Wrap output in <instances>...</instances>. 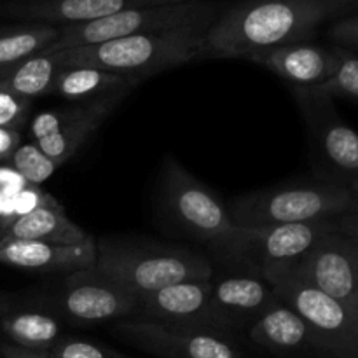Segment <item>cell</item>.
<instances>
[{
    "instance_id": "36",
    "label": "cell",
    "mask_w": 358,
    "mask_h": 358,
    "mask_svg": "<svg viewBox=\"0 0 358 358\" xmlns=\"http://www.w3.org/2000/svg\"><path fill=\"white\" fill-rule=\"evenodd\" d=\"M357 262H358V254H357Z\"/></svg>"
},
{
    "instance_id": "27",
    "label": "cell",
    "mask_w": 358,
    "mask_h": 358,
    "mask_svg": "<svg viewBox=\"0 0 358 358\" xmlns=\"http://www.w3.org/2000/svg\"><path fill=\"white\" fill-rule=\"evenodd\" d=\"M49 355L52 358H128L103 345L69 336H62L59 341L49 350Z\"/></svg>"
},
{
    "instance_id": "20",
    "label": "cell",
    "mask_w": 358,
    "mask_h": 358,
    "mask_svg": "<svg viewBox=\"0 0 358 358\" xmlns=\"http://www.w3.org/2000/svg\"><path fill=\"white\" fill-rule=\"evenodd\" d=\"M2 236L52 245H80L91 240L90 234L66 215L59 203L42 205L9 220L2 226Z\"/></svg>"
},
{
    "instance_id": "2",
    "label": "cell",
    "mask_w": 358,
    "mask_h": 358,
    "mask_svg": "<svg viewBox=\"0 0 358 358\" xmlns=\"http://www.w3.org/2000/svg\"><path fill=\"white\" fill-rule=\"evenodd\" d=\"M208 28L191 24L173 30L129 35L101 44L65 49L56 55L62 69L91 66L145 80L156 73L205 59Z\"/></svg>"
},
{
    "instance_id": "15",
    "label": "cell",
    "mask_w": 358,
    "mask_h": 358,
    "mask_svg": "<svg viewBox=\"0 0 358 358\" xmlns=\"http://www.w3.org/2000/svg\"><path fill=\"white\" fill-rule=\"evenodd\" d=\"M184 2L196 0H3L0 2V16L20 20L21 23L65 27L101 20L129 9Z\"/></svg>"
},
{
    "instance_id": "30",
    "label": "cell",
    "mask_w": 358,
    "mask_h": 358,
    "mask_svg": "<svg viewBox=\"0 0 358 358\" xmlns=\"http://www.w3.org/2000/svg\"><path fill=\"white\" fill-rule=\"evenodd\" d=\"M21 145V135L17 129L0 128V159H10L14 150Z\"/></svg>"
},
{
    "instance_id": "9",
    "label": "cell",
    "mask_w": 358,
    "mask_h": 358,
    "mask_svg": "<svg viewBox=\"0 0 358 358\" xmlns=\"http://www.w3.org/2000/svg\"><path fill=\"white\" fill-rule=\"evenodd\" d=\"M338 219L317 222L285 224L268 229H243L229 248L220 264L236 273L261 276L264 269L273 266L296 264L318 241L327 234L339 231Z\"/></svg>"
},
{
    "instance_id": "23",
    "label": "cell",
    "mask_w": 358,
    "mask_h": 358,
    "mask_svg": "<svg viewBox=\"0 0 358 358\" xmlns=\"http://www.w3.org/2000/svg\"><path fill=\"white\" fill-rule=\"evenodd\" d=\"M0 329L13 345L49 352L62 338L59 320L44 311H14L0 318Z\"/></svg>"
},
{
    "instance_id": "11",
    "label": "cell",
    "mask_w": 358,
    "mask_h": 358,
    "mask_svg": "<svg viewBox=\"0 0 358 358\" xmlns=\"http://www.w3.org/2000/svg\"><path fill=\"white\" fill-rule=\"evenodd\" d=\"M114 332L129 345L163 358H243L229 336L205 329L175 327L135 317L115 322Z\"/></svg>"
},
{
    "instance_id": "22",
    "label": "cell",
    "mask_w": 358,
    "mask_h": 358,
    "mask_svg": "<svg viewBox=\"0 0 358 358\" xmlns=\"http://www.w3.org/2000/svg\"><path fill=\"white\" fill-rule=\"evenodd\" d=\"M59 70L58 55L42 51L0 73V86L28 100L51 96L52 83Z\"/></svg>"
},
{
    "instance_id": "28",
    "label": "cell",
    "mask_w": 358,
    "mask_h": 358,
    "mask_svg": "<svg viewBox=\"0 0 358 358\" xmlns=\"http://www.w3.org/2000/svg\"><path fill=\"white\" fill-rule=\"evenodd\" d=\"M31 100L10 93L0 86V128L17 129L24 124L30 112Z\"/></svg>"
},
{
    "instance_id": "26",
    "label": "cell",
    "mask_w": 358,
    "mask_h": 358,
    "mask_svg": "<svg viewBox=\"0 0 358 358\" xmlns=\"http://www.w3.org/2000/svg\"><path fill=\"white\" fill-rule=\"evenodd\" d=\"M336 56L334 72L317 87L331 98L341 96L358 101V58L341 48H336Z\"/></svg>"
},
{
    "instance_id": "10",
    "label": "cell",
    "mask_w": 358,
    "mask_h": 358,
    "mask_svg": "<svg viewBox=\"0 0 358 358\" xmlns=\"http://www.w3.org/2000/svg\"><path fill=\"white\" fill-rule=\"evenodd\" d=\"M133 90H136V86L79 101L73 107L41 112L35 115L30 126L34 143L49 159L63 166L90 142L105 117Z\"/></svg>"
},
{
    "instance_id": "12",
    "label": "cell",
    "mask_w": 358,
    "mask_h": 358,
    "mask_svg": "<svg viewBox=\"0 0 358 358\" xmlns=\"http://www.w3.org/2000/svg\"><path fill=\"white\" fill-rule=\"evenodd\" d=\"M55 308L76 324L93 325L135 318L138 299L91 268L66 275Z\"/></svg>"
},
{
    "instance_id": "29",
    "label": "cell",
    "mask_w": 358,
    "mask_h": 358,
    "mask_svg": "<svg viewBox=\"0 0 358 358\" xmlns=\"http://www.w3.org/2000/svg\"><path fill=\"white\" fill-rule=\"evenodd\" d=\"M329 37L339 45L358 48V16H348L336 21L329 30Z\"/></svg>"
},
{
    "instance_id": "19",
    "label": "cell",
    "mask_w": 358,
    "mask_h": 358,
    "mask_svg": "<svg viewBox=\"0 0 358 358\" xmlns=\"http://www.w3.org/2000/svg\"><path fill=\"white\" fill-rule=\"evenodd\" d=\"M248 62L276 73L290 86H320L334 72L338 56L336 49L303 42L257 52Z\"/></svg>"
},
{
    "instance_id": "14",
    "label": "cell",
    "mask_w": 358,
    "mask_h": 358,
    "mask_svg": "<svg viewBox=\"0 0 358 358\" xmlns=\"http://www.w3.org/2000/svg\"><path fill=\"white\" fill-rule=\"evenodd\" d=\"M271 285L264 278L245 273L212 278L210 315L220 334L248 331L273 304L278 303Z\"/></svg>"
},
{
    "instance_id": "24",
    "label": "cell",
    "mask_w": 358,
    "mask_h": 358,
    "mask_svg": "<svg viewBox=\"0 0 358 358\" xmlns=\"http://www.w3.org/2000/svg\"><path fill=\"white\" fill-rule=\"evenodd\" d=\"M59 37V27L48 23H17L0 28V73L23 59L45 51Z\"/></svg>"
},
{
    "instance_id": "13",
    "label": "cell",
    "mask_w": 358,
    "mask_h": 358,
    "mask_svg": "<svg viewBox=\"0 0 358 358\" xmlns=\"http://www.w3.org/2000/svg\"><path fill=\"white\" fill-rule=\"evenodd\" d=\"M358 248L339 231L322 238L296 269L358 320Z\"/></svg>"
},
{
    "instance_id": "17",
    "label": "cell",
    "mask_w": 358,
    "mask_h": 358,
    "mask_svg": "<svg viewBox=\"0 0 358 358\" xmlns=\"http://www.w3.org/2000/svg\"><path fill=\"white\" fill-rule=\"evenodd\" d=\"M210 296L212 280H196L168 285L156 292L138 296V315L136 318L175 325L215 331L210 315Z\"/></svg>"
},
{
    "instance_id": "18",
    "label": "cell",
    "mask_w": 358,
    "mask_h": 358,
    "mask_svg": "<svg viewBox=\"0 0 358 358\" xmlns=\"http://www.w3.org/2000/svg\"><path fill=\"white\" fill-rule=\"evenodd\" d=\"M96 262L94 238L80 245H52L45 241L0 236V264L38 273H70L91 269Z\"/></svg>"
},
{
    "instance_id": "4",
    "label": "cell",
    "mask_w": 358,
    "mask_h": 358,
    "mask_svg": "<svg viewBox=\"0 0 358 358\" xmlns=\"http://www.w3.org/2000/svg\"><path fill=\"white\" fill-rule=\"evenodd\" d=\"M229 213L243 229L317 222L358 215V192L329 182L287 184L238 196Z\"/></svg>"
},
{
    "instance_id": "32",
    "label": "cell",
    "mask_w": 358,
    "mask_h": 358,
    "mask_svg": "<svg viewBox=\"0 0 358 358\" xmlns=\"http://www.w3.org/2000/svg\"><path fill=\"white\" fill-rule=\"evenodd\" d=\"M339 233L358 248V215H345L339 222Z\"/></svg>"
},
{
    "instance_id": "33",
    "label": "cell",
    "mask_w": 358,
    "mask_h": 358,
    "mask_svg": "<svg viewBox=\"0 0 358 358\" xmlns=\"http://www.w3.org/2000/svg\"><path fill=\"white\" fill-rule=\"evenodd\" d=\"M324 2L329 3V6L332 7V10L336 13V16H338V14L350 13V10L357 9L358 7V0H324Z\"/></svg>"
},
{
    "instance_id": "31",
    "label": "cell",
    "mask_w": 358,
    "mask_h": 358,
    "mask_svg": "<svg viewBox=\"0 0 358 358\" xmlns=\"http://www.w3.org/2000/svg\"><path fill=\"white\" fill-rule=\"evenodd\" d=\"M0 358H52L49 352H37V350L21 348L13 343L0 345Z\"/></svg>"
},
{
    "instance_id": "3",
    "label": "cell",
    "mask_w": 358,
    "mask_h": 358,
    "mask_svg": "<svg viewBox=\"0 0 358 358\" xmlns=\"http://www.w3.org/2000/svg\"><path fill=\"white\" fill-rule=\"evenodd\" d=\"M93 269L136 297L173 283L213 278L208 259L187 248L108 238L96 241Z\"/></svg>"
},
{
    "instance_id": "5",
    "label": "cell",
    "mask_w": 358,
    "mask_h": 358,
    "mask_svg": "<svg viewBox=\"0 0 358 358\" xmlns=\"http://www.w3.org/2000/svg\"><path fill=\"white\" fill-rule=\"evenodd\" d=\"M161 201L178 229L208 247L217 261H224L241 227L220 199L173 157H166L161 170Z\"/></svg>"
},
{
    "instance_id": "8",
    "label": "cell",
    "mask_w": 358,
    "mask_h": 358,
    "mask_svg": "<svg viewBox=\"0 0 358 358\" xmlns=\"http://www.w3.org/2000/svg\"><path fill=\"white\" fill-rule=\"evenodd\" d=\"M282 303L292 308L320 336L334 358H358V320L345 306L311 285L294 264L261 273Z\"/></svg>"
},
{
    "instance_id": "21",
    "label": "cell",
    "mask_w": 358,
    "mask_h": 358,
    "mask_svg": "<svg viewBox=\"0 0 358 358\" xmlns=\"http://www.w3.org/2000/svg\"><path fill=\"white\" fill-rule=\"evenodd\" d=\"M143 83L136 77L119 76L91 66H70L62 69L55 77L51 87V96H62L65 100L86 101L101 94L114 93L129 86H140Z\"/></svg>"
},
{
    "instance_id": "6",
    "label": "cell",
    "mask_w": 358,
    "mask_h": 358,
    "mask_svg": "<svg viewBox=\"0 0 358 358\" xmlns=\"http://www.w3.org/2000/svg\"><path fill=\"white\" fill-rule=\"evenodd\" d=\"M226 7L222 0H196V2L170 3V6L140 7L87 23L65 24L59 27V37L56 38L55 44L49 45L44 52H59L65 49L101 44L129 35L173 30L191 24L212 27L213 21L222 14Z\"/></svg>"
},
{
    "instance_id": "25",
    "label": "cell",
    "mask_w": 358,
    "mask_h": 358,
    "mask_svg": "<svg viewBox=\"0 0 358 358\" xmlns=\"http://www.w3.org/2000/svg\"><path fill=\"white\" fill-rule=\"evenodd\" d=\"M9 161L13 170L28 185H41L59 168L35 143H24L17 147Z\"/></svg>"
},
{
    "instance_id": "16",
    "label": "cell",
    "mask_w": 358,
    "mask_h": 358,
    "mask_svg": "<svg viewBox=\"0 0 358 358\" xmlns=\"http://www.w3.org/2000/svg\"><path fill=\"white\" fill-rule=\"evenodd\" d=\"M259 348L289 358H334L299 313L278 301L247 331Z\"/></svg>"
},
{
    "instance_id": "7",
    "label": "cell",
    "mask_w": 358,
    "mask_h": 358,
    "mask_svg": "<svg viewBox=\"0 0 358 358\" xmlns=\"http://www.w3.org/2000/svg\"><path fill=\"white\" fill-rule=\"evenodd\" d=\"M292 94L306 122L322 182L358 192V133L339 117L332 98L317 86H292Z\"/></svg>"
},
{
    "instance_id": "35",
    "label": "cell",
    "mask_w": 358,
    "mask_h": 358,
    "mask_svg": "<svg viewBox=\"0 0 358 358\" xmlns=\"http://www.w3.org/2000/svg\"><path fill=\"white\" fill-rule=\"evenodd\" d=\"M0 236H2V229H0Z\"/></svg>"
},
{
    "instance_id": "34",
    "label": "cell",
    "mask_w": 358,
    "mask_h": 358,
    "mask_svg": "<svg viewBox=\"0 0 358 358\" xmlns=\"http://www.w3.org/2000/svg\"><path fill=\"white\" fill-rule=\"evenodd\" d=\"M10 311V299L7 296H0V318Z\"/></svg>"
},
{
    "instance_id": "1",
    "label": "cell",
    "mask_w": 358,
    "mask_h": 358,
    "mask_svg": "<svg viewBox=\"0 0 358 358\" xmlns=\"http://www.w3.org/2000/svg\"><path fill=\"white\" fill-rule=\"evenodd\" d=\"M336 16L324 0H245L226 7L206 31V58H243L303 44Z\"/></svg>"
}]
</instances>
